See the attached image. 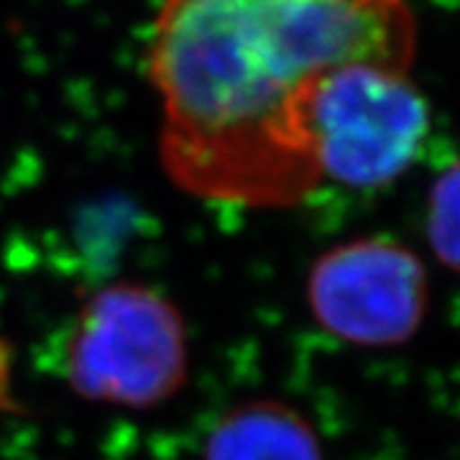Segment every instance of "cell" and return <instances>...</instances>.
<instances>
[{
  "label": "cell",
  "instance_id": "cell-1",
  "mask_svg": "<svg viewBox=\"0 0 460 460\" xmlns=\"http://www.w3.org/2000/svg\"><path fill=\"white\" fill-rule=\"evenodd\" d=\"M407 0H164L148 39L162 162L184 192L289 208L320 187L305 105L328 72H411Z\"/></svg>",
  "mask_w": 460,
  "mask_h": 460
},
{
  "label": "cell",
  "instance_id": "cell-2",
  "mask_svg": "<svg viewBox=\"0 0 460 460\" xmlns=\"http://www.w3.org/2000/svg\"><path fill=\"white\" fill-rule=\"evenodd\" d=\"M429 133V111L410 72L345 65L305 105V136L320 184L376 190L399 180Z\"/></svg>",
  "mask_w": 460,
  "mask_h": 460
},
{
  "label": "cell",
  "instance_id": "cell-3",
  "mask_svg": "<svg viewBox=\"0 0 460 460\" xmlns=\"http://www.w3.org/2000/svg\"><path fill=\"white\" fill-rule=\"evenodd\" d=\"M62 374L84 399L151 407L187 374V335L174 305L141 284L90 296L66 328Z\"/></svg>",
  "mask_w": 460,
  "mask_h": 460
},
{
  "label": "cell",
  "instance_id": "cell-4",
  "mask_svg": "<svg viewBox=\"0 0 460 460\" xmlns=\"http://www.w3.org/2000/svg\"><path fill=\"white\" fill-rule=\"evenodd\" d=\"M428 274L392 238H358L310 269L307 305L330 335L356 345L410 341L428 313Z\"/></svg>",
  "mask_w": 460,
  "mask_h": 460
},
{
  "label": "cell",
  "instance_id": "cell-5",
  "mask_svg": "<svg viewBox=\"0 0 460 460\" xmlns=\"http://www.w3.org/2000/svg\"><path fill=\"white\" fill-rule=\"evenodd\" d=\"M205 460H323V453L299 411L259 399L217 422L205 445Z\"/></svg>",
  "mask_w": 460,
  "mask_h": 460
},
{
  "label": "cell",
  "instance_id": "cell-6",
  "mask_svg": "<svg viewBox=\"0 0 460 460\" xmlns=\"http://www.w3.org/2000/svg\"><path fill=\"white\" fill-rule=\"evenodd\" d=\"M428 233L435 256L460 274V162L445 169L429 190Z\"/></svg>",
  "mask_w": 460,
  "mask_h": 460
}]
</instances>
